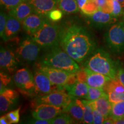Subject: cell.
<instances>
[{
	"mask_svg": "<svg viewBox=\"0 0 124 124\" xmlns=\"http://www.w3.org/2000/svg\"><path fill=\"white\" fill-rule=\"evenodd\" d=\"M59 44L74 60L80 63L93 53L96 44L85 27L72 25L62 28Z\"/></svg>",
	"mask_w": 124,
	"mask_h": 124,
	"instance_id": "cell-1",
	"label": "cell"
},
{
	"mask_svg": "<svg viewBox=\"0 0 124 124\" xmlns=\"http://www.w3.org/2000/svg\"><path fill=\"white\" fill-rule=\"evenodd\" d=\"M51 50L41 59V65L75 73L79 66L69 54L62 50L58 46L51 48Z\"/></svg>",
	"mask_w": 124,
	"mask_h": 124,
	"instance_id": "cell-2",
	"label": "cell"
},
{
	"mask_svg": "<svg viewBox=\"0 0 124 124\" xmlns=\"http://www.w3.org/2000/svg\"><path fill=\"white\" fill-rule=\"evenodd\" d=\"M86 68L111 79L116 78L117 67L116 62L108 53L102 49H98L85 63Z\"/></svg>",
	"mask_w": 124,
	"mask_h": 124,
	"instance_id": "cell-3",
	"label": "cell"
},
{
	"mask_svg": "<svg viewBox=\"0 0 124 124\" xmlns=\"http://www.w3.org/2000/svg\"><path fill=\"white\" fill-rule=\"evenodd\" d=\"M61 31L59 26L46 20L43 27L31 35V38L40 46L52 48L59 44Z\"/></svg>",
	"mask_w": 124,
	"mask_h": 124,
	"instance_id": "cell-4",
	"label": "cell"
},
{
	"mask_svg": "<svg viewBox=\"0 0 124 124\" xmlns=\"http://www.w3.org/2000/svg\"><path fill=\"white\" fill-rule=\"evenodd\" d=\"M108 48L113 53L120 54L124 52V22L113 24L105 35Z\"/></svg>",
	"mask_w": 124,
	"mask_h": 124,
	"instance_id": "cell-5",
	"label": "cell"
},
{
	"mask_svg": "<svg viewBox=\"0 0 124 124\" xmlns=\"http://www.w3.org/2000/svg\"><path fill=\"white\" fill-rule=\"evenodd\" d=\"M40 46L32 39L27 38L23 40L16 50V55L23 61L32 63L38 58L40 53Z\"/></svg>",
	"mask_w": 124,
	"mask_h": 124,
	"instance_id": "cell-6",
	"label": "cell"
},
{
	"mask_svg": "<svg viewBox=\"0 0 124 124\" xmlns=\"http://www.w3.org/2000/svg\"><path fill=\"white\" fill-rule=\"evenodd\" d=\"M72 99V97L68 93L67 94L63 89L55 90L48 94L38 99L37 101L39 103H46L60 107L64 109Z\"/></svg>",
	"mask_w": 124,
	"mask_h": 124,
	"instance_id": "cell-7",
	"label": "cell"
},
{
	"mask_svg": "<svg viewBox=\"0 0 124 124\" xmlns=\"http://www.w3.org/2000/svg\"><path fill=\"white\" fill-rule=\"evenodd\" d=\"M16 85L26 93L35 92L33 75L25 68L18 70L13 77Z\"/></svg>",
	"mask_w": 124,
	"mask_h": 124,
	"instance_id": "cell-8",
	"label": "cell"
},
{
	"mask_svg": "<svg viewBox=\"0 0 124 124\" xmlns=\"http://www.w3.org/2000/svg\"><path fill=\"white\" fill-rule=\"evenodd\" d=\"M39 70L46 74L51 80V83L60 89H64L67 80L71 74L67 71L42 65L39 67Z\"/></svg>",
	"mask_w": 124,
	"mask_h": 124,
	"instance_id": "cell-9",
	"label": "cell"
},
{
	"mask_svg": "<svg viewBox=\"0 0 124 124\" xmlns=\"http://www.w3.org/2000/svg\"><path fill=\"white\" fill-rule=\"evenodd\" d=\"M62 108L46 103H39L32 112V115L36 118L51 120L63 111Z\"/></svg>",
	"mask_w": 124,
	"mask_h": 124,
	"instance_id": "cell-10",
	"label": "cell"
},
{
	"mask_svg": "<svg viewBox=\"0 0 124 124\" xmlns=\"http://www.w3.org/2000/svg\"><path fill=\"white\" fill-rule=\"evenodd\" d=\"M117 19L111 13H105L101 10H98L90 16H88L87 17L88 22L91 25L100 29L113 25L117 22Z\"/></svg>",
	"mask_w": 124,
	"mask_h": 124,
	"instance_id": "cell-11",
	"label": "cell"
},
{
	"mask_svg": "<svg viewBox=\"0 0 124 124\" xmlns=\"http://www.w3.org/2000/svg\"><path fill=\"white\" fill-rule=\"evenodd\" d=\"M35 85V92L41 94H48L55 89H59L51 83L48 77L42 71H37L33 75Z\"/></svg>",
	"mask_w": 124,
	"mask_h": 124,
	"instance_id": "cell-12",
	"label": "cell"
},
{
	"mask_svg": "<svg viewBox=\"0 0 124 124\" xmlns=\"http://www.w3.org/2000/svg\"><path fill=\"white\" fill-rule=\"evenodd\" d=\"M19 94L15 90L6 89L0 94V111L4 113L11 109L17 102Z\"/></svg>",
	"mask_w": 124,
	"mask_h": 124,
	"instance_id": "cell-13",
	"label": "cell"
},
{
	"mask_svg": "<svg viewBox=\"0 0 124 124\" xmlns=\"http://www.w3.org/2000/svg\"><path fill=\"white\" fill-rule=\"evenodd\" d=\"M85 105L82 100L72 97V99L69 105L63 109L64 112L67 113L77 122H83Z\"/></svg>",
	"mask_w": 124,
	"mask_h": 124,
	"instance_id": "cell-14",
	"label": "cell"
},
{
	"mask_svg": "<svg viewBox=\"0 0 124 124\" xmlns=\"http://www.w3.org/2000/svg\"><path fill=\"white\" fill-rule=\"evenodd\" d=\"M46 21L43 16L31 14L23 21V28L27 34L31 36L43 27Z\"/></svg>",
	"mask_w": 124,
	"mask_h": 124,
	"instance_id": "cell-15",
	"label": "cell"
},
{
	"mask_svg": "<svg viewBox=\"0 0 124 124\" xmlns=\"http://www.w3.org/2000/svg\"><path fill=\"white\" fill-rule=\"evenodd\" d=\"M18 62L16 56L12 51L1 47L0 50V67L1 69L12 72L17 69Z\"/></svg>",
	"mask_w": 124,
	"mask_h": 124,
	"instance_id": "cell-16",
	"label": "cell"
},
{
	"mask_svg": "<svg viewBox=\"0 0 124 124\" xmlns=\"http://www.w3.org/2000/svg\"><path fill=\"white\" fill-rule=\"evenodd\" d=\"M58 0H28L35 13L46 16L58 5Z\"/></svg>",
	"mask_w": 124,
	"mask_h": 124,
	"instance_id": "cell-17",
	"label": "cell"
},
{
	"mask_svg": "<svg viewBox=\"0 0 124 124\" xmlns=\"http://www.w3.org/2000/svg\"><path fill=\"white\" fill-rule=\"evenodd\" d=\"M33 9L28 1H25L9 10V15L17 18L21 22L33 13Z\"/></svg>",
	"mask_w": 124,
	"mask_h": 124,
	"instance_id": "cell-18",
	"label": "cell"
},
{
	"mask_svg": "<svg viewBox=\"0 0 124 124\" xmlns=\"http://www.w3.org/2000/svg\"><path fill=\"white\" fill-rule=\"evenodd\" d=\"M85 69L88 74L87 83L89 86L103 89L107 82L111 79L103 74L91 71L87 68L85 67Z\"/></svg>",
	"mask_w": 124,
	"mask_h": 124,
	"instance_id": "cell-19",
	"label": "cell"
},
{
	"mask_svg": "<svg viewBox=\"0 0 124 124\" xmlns=\"http://www.w3.org/2000/svg\"><path fill=\"white\" fill-rule=\"evenodd\" d=\"M21 21L12 16H8L5 31L2 38L4 41H7L11 39V38L18 33L21 29Z\"/></svg>",
	"mask_w": 124,
	"mask_h": 124,
	"instance_id": "cell-20",
	"label": "cell"
},
{
	"mask_svg": "<svg viewBox=\"0 0 124 124\" xmlns=\"http://www.w3.org/2000/svg\"><path fill=\"white\" fill-rule=\"evenodd\" d=\"M92 106L98 110L106 118L110 116L112 103L109 101L108 96L101 97L95 101H91Z\"/></svg>",
	"mask_w": 124,
	"mask_h": 124,
	"instance_id": "cell-21",
	"label": "cell"
},
{
	"mask_svg": "<svg viewBox=\"0 0 124 124\" xmlns=\"http://www.w3.org/2000/svg\"><path fill=\"white\" fill-rule=\"evenodd\" d=\"M89 86L87 83L78 81L67 91L70 95L73 97L86 99L88 94Z\"/></svg>",
	"mask_w": 124,
	"mask_h": 124,
	"instance_id": "cell-22",
	"label": "cell"
},
{
	"mask_svg": "<svg viewBox=\"0 0 124 124\" xmlns=\"http://www.w3.org/2000/svg\"><path fill=\"white\" fill-rule=\"evenodd\" d=\"M58 6L66 13H76L79 10L77 0H58Z\"/></svg>",
	"mask_w": 124,
	"mask_h": 124,
	"instance_id": "cell-23",
	"label": "cell"
},
{
	"mask_svg": "<svg viewBox=\"0 0 124 124\" xmlns=\"http://www.w3.org/2000/svg\"><path fill=\"white\" fill-rule=\"evenodd\" d=\"M103 89L106 94L111 91L117 93H124V85L116 78L108 80L103 87Z\"/></svg>",
	"mask_w": 124,
	"mask_h": 124,
	"instance_id": "cell-24",
	"label": "cell"
},
{
	"mask_svg": "<svg viewBox=\"0 0 124 124\" xmlns=\"http://www.w3.org/2000/svg\"><path fill=\"white\" fill-rule=\"evenodd\" d=\"M85 105L83 123L91 124H93V111L91 101L89 100H82Z\"/></svg>",
	"mask_w": 124,
	"mask_h": 124,
	"instance_id": "cell-25",
	"label": "cell"
},
{
	"mask_svg": "<svg viewBox=\"0 0 124 124\" xmlns=\"http://www.w3.org/2000/svg\"><path fill=\"white\" fill-rule=\"evenodd\" d=\"M105 96H108V95L105 92L103 89L89 86L88 94L86 97V99L87 100L92 101H93L98 100L100 98L105 97Z\"/></svg>",
	"mask_w": 124,
	"mask_h": 124,
	"instance_id": "cell-26",
	"label": "cell"
},
{
	"mask_svg": "<svg viewBox=\"0 0 124 124\" xmlns=\"http://www.w3.org/2000/svg\"><path fill=\"white\" fill-rule=\"evenodd\" d=\"M110 116L114 118L124 117V101L112 103Z\"/></svg>",
	"mask_w": 124,
	"mask_h": 124,
	"instance_id": "cell-27",
	"label": "cell"
},
{
	"mask_svg": "<svg viewBox=\"0 0 124 124\" xmlns=\"http://www.w3.org/2000/svg\"><path fill=\"white\" fill-rule=\"evenodd\" d=\"M94 2L98 7L100 10L105 13L112 12V1L111 0H90Z\"/></svg>",
	"mask_w": 124,
	"mask_h": 124,
	"instance_id": "cell-28",
	"label": "cell"
},
{
	"mask_svg": "<svg viewBox=\"0 0 124 124\" xmlns=\"http://www.w3.org/2000/svg\"><path fill=\"white\" fill-rule=\"evenodd\" d=\"M98 10H100V9L97 5L94 2L90 1V0H89L86 4L83 6V7L80 9L82 13L86 15L87 16L93 15Z\"/></svg>",
	"mask_w": 124,
	"mask_h": 124,
	"instance_id": "cell-29",
	"label": "cell"
},
{
	"mask_svg": "<svg viewBox=\"0 0 124 124\" xmlns=\"http://www.w3.org/2000/svg\"><path fill=\"white\" fill-rule=\"evenodd\" d=\"M73 119L68 113L56 116L51 120V124H69L73 123Z\"/></svg>",
	"mask_w": 124,
	"mask_h": 124,
	"instance_id": "cell-30",
	"label": "cell"
},
{
	"mask_svg": "<svg viewBox=\"0 0 124 124\" xmlns=\"http://www.w3.org/2000/svg\"><path fill=\"white\" fill-rule=\"evenodd\" d=\"M112 1V12L111 15L116 18L121 17L124 16V9L117 0Z\"/></svg>",
	"mask_w": 124,
	"mask_h": 124,
	"instance_id": "cell-31",
	"label": "cell"
},
{
	"mask_svg": "<svg viewBox=\"0 0 124 124\" xmlns=\"http://www.w3.org/2000/svg\"><path fill=\"white\" fill-rule=\"evenodd\" d=\"M108 99L111 103L124 101V93H117L116 91H109L107 93Z\"/></svg>",
	"mask_w": 124,
	"mask_h": 124,
	"instance_id": "cell-32",
	"label": "cell"
},
{
	"mask_svg": "<svg viewBox=\"0 0 124 124\" xmlns=\"http://www.w3.org/2000/svg\"><path fill=\"white\" fill-rule=\"evenodd\" d=\"M20 108H18L17 109L15 110L9 111L7 114H6L7 117L8 119L9 122L10 124H17L20 121Z\"/></svg>",
	"mask_w": 124,
	"mask_h": 124,
	"instance_id": "cell-33",
	"label": "cell"
},
{
	"mask_svg": "<svg viewBox=\"0 0 124 124\" xmlns=\"http://www.w3.org/2000/svg\"><path fill=\"white\" fill-rule=\"evenodd\" d=\"M47 15L49 20L54 22H56L62 19L63 14L61 9H54L49 12Z\"/></svg>",
	"mask_w": 124,
	"mask_h": 124,
	"instance_id": "cell-34",
	"label": "cell"
},
{
	"mask_svg": "<svg viewBox=\"0 0 124 124\" xmlns=\"http://www.w3.org/2000/svg\"><path fill=\"white\" fill-rule=\"evenodd\" d=\"M28 1V0H1V4L10 10L21 3Z\"/></svg>",
	"mask_w": 124,
	"mask_h": 124,
	"instance_id": "cell-35",
	"label": "cell"
},
{
	"mask_svg": "<svg viewBox=\"0 0 124 124\" xmlns=\"http://www.w3.org/2000/svg\"><path fill=\"white\" fill-rule=\"evenodd\" d=\"M0 91L2 92L11 82V78L9 77L7 74L1 71L0 73Z\"/></svg>",
	"mask_w": 124,
	"mask_h": 124,
	"instance_id": "cell-36",
	"label": "cell"
},
{
	"mask_svg": "<svg viewBox=\"0 0 124 124\" xmlns=\"http://www.w3.org/2000/svg\"><path fill=\"white\" fill-rule=\"evenodd\" d=\"M78 82V80L75 72V73H71L69 76V77H68L64 89L66 90L67 91H69Z\"/></svg>",
	"mask_w": 124,
	"mask_h": 124,
	"instance_id": "cell-37",
	"label": "cell"
},
{
	"mask_svg": "<svg viewBox=\"0 0 124 124\" xmlns=\"http://www.w3.org/2000/svg\"><path fill=\"white\" fill-rule=\"evenodd\" d=\"M93 124H103L105 118L101 113H100L98 110L93 106Z\"/></svg>",
	"mask_w": 124,
	"mask_h": 124,
	"instance_id": "cell-38",
	"label": "cell"
},
{
	"mask_svg": "<svg viewBox=\"0 0 124 124\" xmlns=\"http://www.w3.org/2000/svg\"><path fill=\"white\" fill-rule=\"evenodd\" d=\"M7 16L4 12H1L0 14V36L2 38L5 31L6 25L7 21Z\"/></svg>",
	"mask_w": 124,
	"mask_h": 124,
	"instance_id": "cell-39",
	"label": "cell"
},
{
	"mask_svg": "<svg viewBox=\"0 0 124 124\" xmlns=\"http://www.w3.org/2000/svg\"><path fill=\"white\" fill-rule=\"evenodd\" d=\"M75 74L77 75L78 80L79 82L87 83L88 74L85 68L83 69H79L75 72Z\"/></svg>",
	"mask_w": 124,
	"mask_h": 124,
	"instance_id": "cell-40",
	"label": "cell"
},
{
	"mask_svg": "<svg viewBox=\"0 0 124 124\" xmlns=\"http://www.w3.org/2000/svg\"><path fill=\"white\" fill-rule=\"evenodd\" d=\"M29 123L33 124H51V120H46L43 119H39L33 118L29 121Z\"/></svg>",
	"mask_w": 124,
	"mask_h": 124,
	"instance_id": "cell-41",
	"label": "cell"
},
{
	"mask_svg": "<svg viewBox=\"0 0 124 124\" xmlns=\"http://www.w3.org/2000/svg\"><path fill=\"white\" fill-rule=\"evenodd\" d=\"M116 78L124 85V68L118 69Z\"/></svg>",
	"mask_w": 124,
	"mask_h": 124,
	"instance_id": "cell-42",
	"label": "cell"
},
{
	"mask_svg": "<svg viewBox=\"0 0 124 124\" xmlns=\"http://www.w3.org/2000/svg\"><path fill=\"white\" fill-rule=\"evenodd\" d=\"M0 124H10L8 119L7 117V115H4L1 116L0 118Z\"/></svg>",
	"mask_w": 124,
	"mask_h": 124,
	"instance_id": "cell-43",
	"label": "cell"
},
{
	"mask_svg": "<svg viewBox=\"0 0 124 124\" xmlns=\"http://www.w3.org/2000/svg\"><path fill=\"white\" fill-rule=\"evenodd\" d=\"M103 124H114V118L109 116L108 117H107L105 118L104 121H103Z\"/></svg>",
	"mask_w": 124,
	"mask_h": 124,
	"instance_id": "cell-44",
	"label": "cell"
},
{
	"mask_svg": "<svg viewBox=\"0 0 124 124\" xmlns=\"http://www.w3.org/2000/svg\"><path fill=\"white\" fill-rule=\"evenodd\" d=\"M88 1H89V0H77L78 5V7L79 9H81L83 7V6L86 4Z\"/></svg>",
	"mask_w": 124,
	"mask_h": 124,
	"instance_id": "cell-45",
	"label": "cell"
},
{
	"mask_svg": "<svg viewBox=\"0 0 124 124\" xmlns=\"http://www.w3.org/2000/svg\"><path fill=\"white\" fill-rule=\"evenodd\" d=\"M114 119V124H124V117L117 118Z\"/></svg>",
	"mask_w": 124,
	"mask_h": 124,
	"instance_id": "cell-46",
	"label": "cell"
},
{
	"mask_svg": "<svg viewBox=\"0 0 124 124\" xmlns=\"http://www.w3.org/2000/svg\"><path fill=\"white\" fill-rule=\"evenodd\" d=\"M117 1L120 3L122 7L124 9V0H117Z\"/></svg>",
	"mask_w": 124,
	"mask_h": 124,
	"instance_id": "cell-47",
	"label": "cell"
}]
</instances>
